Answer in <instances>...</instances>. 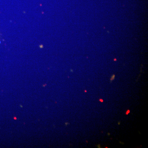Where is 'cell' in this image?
I'll return each mask as SVG.
<instances>
[{
	"mask_svg": "<svg viewBox=\"0 0 148 148\" xmlns=\"http://www.w3.org/2000/svg\"><path fill=\"white\" fill-rule=\"evenodd\" d=\"M114 77H115L114 75L113 76V77H112V78L111 79V81L112 80H113L114 79Z\"/></svg>",
	"mask_w": 148,
	"mask_h": 148,
	"instance_id": "6da1fadb",
	"label": "cell"
},
{
	"mask_svg": "<svg viewBox=\"0 0 148 148\" xmlns=\"http://www.w3.org/2000/svg\"><path fill=\"white\" fill-rule=\"evenodd\" d=\"M130 112V111L129 110H128L127 111V112H126V114H128Z\"/></svg>",
	"mask_w": 148,
	"mask_h": 148,
	"instance_id": "7a4b0ae2",
	"label": "cell"
},
{
	"mask_svg": "<svg viewBox=\"0 0 148 148\" xmlns=\"http://www.w3.org/2000/svg\"><path fill=\"white\" fill-rule=\"evenodd\" d=\"M100 101H101V102H103V100H102V99H100Z\"/></svg>",
	"mask_w": 148,
	"mask_h": 148,
	"instance_id": "3957f363",
	"label": "cell"
}]
</instances>
